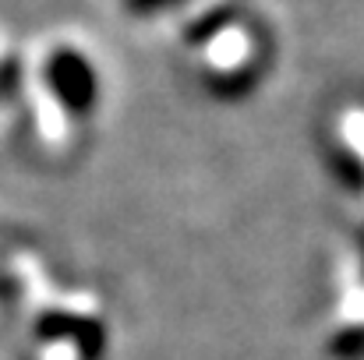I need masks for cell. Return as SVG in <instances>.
<instances>
[{"mask_svg": "<svg viewBox=\"0 0 364 360\" xmlns=\"http://www.w3.org/2000/svg\"><path fill=\"white\" fill-rule=\"evenodd\" d=\"M46 82H50V89L57 92V99L68 110L85 114V110L96 107V75H92V67L75 50H57L50 57Z\"/></svg>", "mask_w": 364, "mask_h": 360, "instance_id": "6da1fadb", "label": "cell"}, {"mask_svg": "<svg viewBox=\"0 0 364 360\" xmlns=\"http://www.w3.org/2000/svg\"><path fill=\"white\" fill-rule=\"evenodd\" d=\"M127 4V11H134V14H156V11H163V7H170V4H181V0H124Z\"/></svg>", "mask_w": 364, "mask_h": 360, "instance_id": "7a4b0ae2", "label": "cell"}]
</instances>
